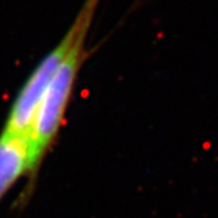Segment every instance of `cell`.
I'll list each match as a JSON object with an SVG mask.
<instances>
[{
	"label": "cell",
	"mask_w": 218,
	"mask_h": 218,
	"mask_svg": "<svg viewBox=\"0 0 218 218\" xmlns=\"http://www.w3.org/2000/svg\"><path fill=\"white\" fill-rule=\"evenodd\" d=\"M91 28L92 24L86 26L79 33L70 50L57 68L36 108L35 115L28 132L36 170L46 152L54 143L63 121L78 74L87 57L85 43Z\"/></svg>",
	"instance_id": "obj_1"
},
{
	"label": "cell",
	"mask_w": 218,
	"mask_h": 218,
	"mask_svg": "<svg viewBox=\"0 0 218 218\" xmlns=\"http://www.w3.org/2000/svg\"><path fill=\"white\" fill-rule=\"evenodd\" d=\"M101 1L102 0H85L82 3L79 12L61 41L49 54H46L32 70L10 108L9 118L6 120L4 131L28 135L39 102L52 80L57 68L70 50L79 33L86 26L93 23Z\"/></svg>",
	"instance_id": "obj_2"
},
{
	"label": "cell",
	"mask_w": 218,
	"mask_h": 218,
	"mask_svg": "<svg viewBox=\"0 0 218 218\" xmlns=\"http://www.w3.org/2000/svg\"><path fill=\"white\" fill-rule=\"evenodd\" d=\"M35 171L28 135L3 130L0 135V200L22 176Z\"/></svg>",
	"instance_id": "obj_3"
}]
</instances>
